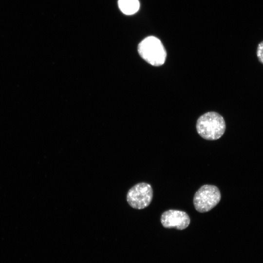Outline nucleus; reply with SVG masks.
<instances>
[{"mask_svg": "<svg viewBox=\"0 0 263 263\" xmlns=\"http://www.w3.org/2000/svg\"><path fill=\"white\" fill-rule=\"evenodd\" d=\"M160 220L164 227L175 228L178 230L186 228L190 222V218L186 212L175 209H169L164 212Z\"/></svg>", "mask_w": 263, "mask_h": 263, "instance_id": "5", "label": "nucleus"}, {"mask_svg": "<svg viewBox=\"0 0 263 263\" xmlns=\"http://www.w3.org/2000/svg\"><path fill=\"white\" fill-rule=\"evenodd\" d=\"M221 195L215 186L205 185L195 193L193 204L196 210L201 213L208 212L220 202Z\"/></svg>", "mask_w": 263, "mask_h": 263, "instance_id": "3", "label": "nucleus"}, {"mask_svg": "<svg viewBox=\"0 0 263 263\" xmlns=\"http://www.w3.org/2000/svg\"><path fill=\"white\" fill-rule=\"evenodd\" d=\"M196 130L198 134L205 139L215 140L224 134L225 123L224 118L219 113L208 112L198 119Z\"/></svg>", "mask_w": 263, "mask_h": 263, "instance_id": "1", "label": "nucleus"}, {"mask_svg": "<svg viewBox=\"0 0 263 263\" xmlns=\"http://www.w3.org/2000/svg\"><path fill=\"white\" fill-rule=\"evenodd\" d=\"M153 197V190L148 183H139L132 187L127 194V201L132 208L142 209L149 206Z\"/></svg>", "mask_w": 263, "mask_h": 263, "instance_id": "4", "label": "nucleus"}, {"mask_svg": "<svg viewBox=\"0 0 263 263\" xmlns=\"http://www.w3.org/2000/svg\"><path fill=\"white\" fill-rule=\"evenodd\" d=\"M257 56L259 61L263 64V41L259 43L257 46Z\"/></svg>", "mask_w": 263, "mask_h": 263, "instance_id": "7", "label": "nucleus"}, {"mask_svg": "<svg viewBox=\"0 0 263 263\" xmlns=\"http://www.w3.org/2000/svg\"><path fill=\"white\" fill-rule=\"evenodd\" d=\"M138 52L146 61L155 66L163 65L167 56L163 44L154 36H149L142 40L138 44Z\"/></svg>", "mask_w": 263, "mask_h": 263, "instance_id": "2", "label": "nucleus"}, {"mask_svg": "<svg viewBox=\"0 0 263 263\" xmlns=\"http://www.w3.org/2000/svg\"><path fill=\"white\" fill-rule=\"evenodd\" d=\"M118 3L122 12L128 15L137 12L140 7L138 0H118Z\"/></svg>", "mask_w": 263, "mask_h": 263, "instance_id": "6", "label": "nucleus"}]
</instances>
